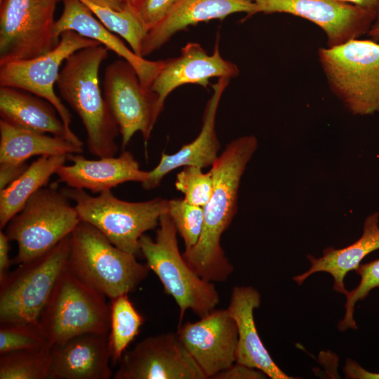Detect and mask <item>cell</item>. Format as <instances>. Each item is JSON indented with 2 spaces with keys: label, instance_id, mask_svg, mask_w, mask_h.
<instances>
[{
  "label": "cell",
  "instance_id": "cell-11",
  "mask_svg": "<svg viewBox=\"0 0 379 379\" xmlns=\"http://www.w3.org/2000/svg\"><path fill=\"white\" fill-rule=\"evenodd\" d=\"M102 89L105 100L118 125L123 150L137 132L142 134L146 145L163 110L157 93L141 84L135 69L124 59L106 67Z\"/></svg>",
  "mask_w": 379,
  "mask_h": 379
},
{
  "label": "cell",
  "instance_id": "cell-14",
  "mask_svg": "<svg viewBox=\"0 0 379 379\" xmlns=\"http://www.w3.org/2000/svg\"><path fill=\"white\" fill-rule=\"evenodd\" d=\"M114 379H207L178 333L145 338L125 351Z\"/></svg>",
  "mask_w": 379,
  "mask_h": 379
},
{
  "label": "cell",
  "instance_id": "cell-27",
  "mask_svg": "<svg viewBox=\"0 0 379 379\" xmlns=\"http://www.w3.org/2000/svg\"><path fill=\"white\" fill-rule=\"evenodd\" d=\"M110 328L108 334L111 363L117 365L126 349L139 334L144 318L124 294L110 299Z\"/></svg>",
  "mask_w": 379,
  "mask_h": 379
},
{
  "label": "cell",
  "instance_id": "cell-10",
  "mask_svg": "<svg viewBox=\"0 0 379 379\" xmlns=\"http://www.w3.org/2000/svg\"><path fill=\"white\" fill-rule=\"evenodd\" d=\"M57 0L0 1V65L29 60L55 48Z\"/></svg>",
  "mask_w": 379,
  "mask_h": 379
},
{
  "label": "cell",
  "instance_id": "cell-23",
  "mask_svg": "<svg viewBox=\"0 0 379 379\" xmlns=\"http://www.w3.org/2000/svg\"><path fill=\"white\" fill-rule=\"evenodd\" d=\"M0 117L12 125L63 137L83 147L77 135L68 133L57 110L50 102L27 91L1 86Z\"/></svg>",
  "mask_w": 379,
  "mask_h": 379
},
{
  "label": "cell",
  "instance_id": "cell-3",
  "mask_svg": "<svg viewBox=\"0 0 379 379\" xmlns=\"http://www.w3.org/2000/svg\"><path fill=\"white\" fill-rule=\"evenodd\" d=\"M67 267L109 299L133 292L149 270L135 254L117 247L99 230L83 221L70 234Z\"/></svg>",
  "mask_w": 379,
  "mask_h": 379
},
{
  "label": "cell",
  "instance_id": "cell-20",
  "mask_svg": "<svg viewBox=\"0 0 379 379\" xmlns=\"http://www.w3.org/2000/svg\"><path fill=\"white\" fill-rule=\"evenodd\" d=\"M63 10L55 20L54 32L57 36L65 31L99 42L108 50L129 62L135 69L141 84L146 88L151 85L161 70L164 60H149L136 55L113 32L107 29L80 0H62Z\"/></svg>",
  "mask_w": 379,
  "mask_h": 379
},
{
  "label": "cell",
  "instance_id": "cell-40",
  "mask_svg": "<svg viewBox=\"0 0 379 379\" xmlns=\"http://www.w3.org/2000/svg\"><path fill=\"white\" fill-rule=\"evenodd\" d=\"M366 35L370 39L379 42V9L376 18Z\"/></svg>",
  "mask_w": 379,
  "mask_h": 379
},
{
  "label": "cell",
  "instance_id": "cell-32",
  "mask_svg": "<svg viewBox=\"0 0 379 379\" xmlns=\"http://www.w3.org/2000/svg\"><path fill=\"white\" fill-rule=\"evenodd\" d=\"M175 186L187 202L204 207L213 192L211 172L204 173L202 168L196 166H184L176 175Z\"/></svg>",
  "mask_w": 379,
  "mask_h": 379
},
{
  "label": "cell",
  "instance_id": "cell-37",
  "mask_svg": "<svg viewBox=\"0 0 379 379\" xmlns=\"http://www.w3.org/2000/svg\"><path fill=\"white\" fill-rule=\"evenodd\" d=\"M10 240L5 232L0 231V283L4 281L10 272L9 268L13 264V260H10Z\"/></svg>",
  "mask_w": 379,
  "mask_h": 379
},
{
  "label": "cell",
  "instance_id": "cell-18",
  "mask_svg": "<svg viewBox=\"0 0 379 379\" xmlns=\"http://www.w3.org/2000/svg\"><path fill=\"white\" fill-rule=\"evenodd\" d=\"M230 80L225 77L219 78L217 83L211 85L213 93L206 102L199 135L175 153H162L159 164L149 171L147 178L141 183L143 189L151 190L157 188L167 174L178 168L196 166L203 168L213 165L218 157L220 147L215 127L216 114Z\"/></svg>",
  "mask_w": 379,
  "mask_h": 379
},
{
  "label": "cell",
  "instance_id": "cell-35",
  "mask_svg": "<svg viewBox=\"0 0 379 379\" xmlns=\"http://www.w3.org/2000/svg\"><path fill=\"white\" fill-rule=\"evenodd\" d=\"M267 375L261 371L235 362L216 374L213 379H262Z\"/></svg>",
  "mask_w": 379,
  "mask_h": 379
},
{
  "label": "cell",
  "instance_id": "cell-36",
  "mask_svg": "<svg viewBox=\"0 0 379 379\" xmlns=\"http://www.w3.org/2000/svg\"><path fill=\"white\" fill-rule=\"evenodd\" d=\"M22 164H0V190H4L17 179L27 168Z\"/></svg>",
  "mask_w": 379,
  "mask_h": 379
},
{
  "label": "cell",
  "instance_id": "cell-2",
  "mask_svg": "<svg viewBox=\"0 0 379 379\" xmlns=\"http://www.w3.org/2000/svg\"><path fill=\"white\" fill-rule=\"evenodd\" d=\"M108 51L97 45L74 52L65 60L56 81L60 96L82 122L88 151L98 158L114 157L119 150V127L99 81L100 67Z\"/></svg>",
  "mask_w": 379,
  "mask_h": 379
},
{
  "label": "cell",
  "instance_id": "cell-24",
  "mask_svg": "<svg viewBox=\"0 0 379 379\" xmlns=\"http://www.w3.org/2000/svg\"><path fill=\"white\" fill-rule=\"evenodd\" d=\"M379 249V213L373 212L368 215L364 222L361 237L355 242L343 248L327 247L321 257L307 255L310 262V269L293 279L301 285L314 273L324 272L330 274L334 280L333 289L346 294L344 278L350 271L356 270L361 260L369 253Z\"/></svg>",
  "mask_w": 379,
  "mask_h": 379
},
{
  "label": "cell",
  "instance_id": "cell-30",
  "mask_svg": "<svg viewBox=\"0 0 379 379\" xmlns=\"http://www.w3.org/2000/svg\"><path fill=\"white\" fill-rule=\"evenodd\" d=\"M46 345L50 344L39 321L0 323V354Z\"/></svg>",
  "mask_w": 379,
  "mask_h": 379
},
{
  "label": "cell",
  "instance_id": "cell-41",
  "mask_svg": "<svg viewBox=\"0 0 379 379\" xmlns=\"http://www.w3.org/2000/svg\"><path fill=\"white\" fill-rule=\"evenodd\" d=\"M126 4L132 7H135L141 0H125Z\"/></svg>",
  "mask_w": 379,
  "mask_h": 379
},
{
  "label": "cell",
  "instance_id": "cell-16",
  "mask_svg": "<svg viewBox=\"0 0 379 379\" xmlns=\"http://www.w3.org/2000/svg\"><path fill=\"white\" fill-rule=\"evenodd\" d=\"M239 74V67L221 56L218 36L212 55H208L199 44L190 42L182 48L179 56L164 60L150 88L158 95L159 105L163 109L168 95L182 85L192 84L207 88L211 78L231 79Z\"/></svg>",
  "mask_w": 379,
  "mask_h": 379
},
{
  "label": "cell",
  "instance_id": "cell-5",
  "mask_svg": "<svg viewBox=\"0 0 379 379\" xmlns=\"http://www.w3.org/2000/svg\"><path fill=\"white\" fill-rule=\"evenodd\" d=\"M177 232L171 218L164 213L159 219L155 239L144 234L139 248L165 293L175 300L180 324L187 310L203 317L215 309L220 297L214 284L198 275L185 261L179 250Z\"/></svg>",
  "mask_w": 379,
  "mask_h": 379
},
{
  "label": "cell",
  "instance_id": "cell-15",
  "mask_svg": "<svg viewBox=\"0 0 379 379\" xmlns=\"http://www.w3.org/2000/svg\"><path fill=\"white\" fill-rule=\"evenodd\" d=\"M177 333L207 378L236 362L237 328L227 309H214L198 321L179 325Z\"/></svg>",
  "mask_w": 379,
  "mask_h": 379
},
{
  "label": "cell",
  "instance_id": "cell-38",
  "mask_svg": "<svg viewBox=\"0 0 379 379\" xmlns=\"http://www.w3.org/2000/svg\"><path fill=\"white\" fill-rule=\"evenodd\" d=\"M343 3L352 4L363 8L376 11L379 9V0H336Z\"/></svg>",
  "mask_w": 379,
  "mask_h": 379
},
{
  "label": "cell",
  "instance_id": "cell-43",
  "mask_svg": "<svg viewBox=\"0 0 379 379\" xmlns=\"http://www.w3.org/2000/svg\"><path fill=\"white\" fill-rule=\"evenodd\" d=\"M0 1H1V0H0Z\"/></svg>",
  "mask_w": 379,
  "mask_h": 379
},
{
  "label": "cell",
  "instance_id": "cell-39",
  "mask_svg": "<svg viewBox=\"0 0 379 379\" xmlns=\"http://www.w3.org/2000/svg\"><path fill=\"white\" fill-rule=\"evenodd\" d=\"M95 4L116 11L123 10L127 5L125 0H88Z\"/></svg>",
  "mask_w": 379,
  "mask_h": 379
},
{
  "label": "cell",
  "instance_id": "cell-8",
  "mask_svg": "<svg viewBox=\"0 0 379 379\" xmlns=\"http://www.w3.org/2000/svg\"><path fill=\"white\" fill-rule=\"evenodd\" d=\"M105 298L66 267L39 319L49 344H62L84 333L108 334L110 305Z\"/></svg>",
  "mask_w": 379,
  "mask_h": 379
},
{
  "label": "cell",
  "instance_id": "cell-29",
  "mask_svg": "<svg viewBox=\"0 0 379 379\" xmlns=\"http://www.w3.org/2000/svg\"><path fill=\"white\" fill-rule=\"evenodd\" d=\"M80 1L107 29L123 38L131 50L142 57V44L147 31L133 7L127 4L123 10L116 11L88 0Z\"/></svg>",
  "mask_w": 379,
  "mask_h": 379
},
{
  "label": "cell",
  "instance_id": "cell-12",
  "mask_svg": "<svg viewBox=\"0 0 379 379\" xmlns=\"http://www.w3.org/2000/svg\"><path fill=\"white\" fill-rule=\"evenodd\" d=\"M60 36L58 46L44 55L0 65V86L19 88L46 100L55 108L68 133L76 136L71 128V114L55 93L54 85L61 65L69 55L79 50L101 44L70 30Z\"/></svg>",
  "mask_w": 379,
  "mask_h": 379
},
{
  "label": "cell",
  "instance_id": "cell-21",
  "mask_svg": "<svg viewBox=\"0 0 379 379\" xmlns=\"http://www.w3.org/2000/svg\"><path fill=\"white\" fill-rule=\"evenodd\" d=\"M256 5L251 0H178L170 13L146 34L141 56L159 49L176 33L191 25L212 20H223L237 13L254 15Z\"/></svg>",
  "mask_w": 379,
  "mask_h": 379
},
{
  "label": "cell",
  "instance_id": "cell-33",
  "mask_svg": "<svg viewBox=\"0 0 379 379\" xmlns=\"http://www.w3.org/2000/svg\"><path fill=\"white\" fill-rule=\"evenodd\" d=\"M355 271L361 279L354 289L345 294V316L338 324V328L340 331H345L348 328L357 329L354 319L356 302L366 298L373 289L379 288V258L368 263L360 264Z\"/></svg>",
  "mask_w": 379,
  "mask_h": 379
},
{
  "label": "cell",
  "instance_id": "cell-25",
  "mask_svg": "<svg viewBox=\"0 0 379 379\" xmlns=\"http://www.w3.org/2000/svg\"><path fill=\"white\" fill-rule=\"evenodd\" d=\"M82 152L83 147L63 137L48 135L0 120V164H22L34 156Z\"/></svg>",
  "mask_w": 379,
  "mask_h": 379
},
{
  "label": "cell",
  "instance_id": "cell-28",
  "mask_svg": "<svg viewBox=\"0 0 379 379\" xmlns=\"http://www.w3.org/2000/svg\"><path fill=\"white\" fill-rule=\"evenodd\" d=\"M51 346L0 354V379H50Z\"/></svg>",
  "mask_w": 379,
  "mask_h": 379
},
{
  "label": "cell",
  "instance_id": "cell-26",
  "mask_svg": "<svg viewBox=\"0 0 379 379\" xmlns=\"http://www.w3.org/2000/svg\"><path fill=\"white\" fill-rule=\"evenodd\" d=\"M69 154L39 157L13 182L0 190V229L24 207L27 200L45 187L50 178L68 160Z\"/></svg>",
  "mask_w": 379,
  "mask_h": 379
},
{
  "label": "cell",
  "instance_id": "cell-34",
  "mask_svg": "<svg viewBox=\"0 0 379 379\" xmlns=\"http://www.w3.org/2000/svg\"><path fill=\"white\" fill-rule=\"evenodd\" d=\"M178 0H141L134 7L147 32L162 20Z\"/></svg>",
  "mask_w": 379,
  "mask_h": 379
},
{
  "label": "cell",
  "instance_id": "cell-7",
  "mask_svg": "<svg viewBox=\"0 0 379 379\" xmlns=\"http://www.w3.org/2000/svg\"><path fill=\"white\" fill-rule=\"evenodd\" d=\"M61 190L75 202L81 221L96 227L117 247L135 255L140 253L141 236L156 228L168 211V200L159 197L131 202L118 199L111 190L98 196L69 187Z\"/></svg>",
  "mask_w": 379,
  "mask_h": 379
},
{
  "label": "cell",
  "instance_id": "cell-13",
  "mask_svg": "<svg viewBox=\"0 0 379 379\" xmlns=\"http://www.w3.org/2000/svg\"><path fill=\"white\" fill-rule=\"evenodd\" d=\"M254 15L287 13L307 20L320 27L327 47H334L367 34L377 11L336 0H251Z\"/></svg>",
  "mask_w": 379,
  "mask_h": 379
},
{
  "label": "cell",
  "instance_id": "cell-1",
  "mask_svg": "<svg viewBox=\"0 0 379 379\" xmlns=\"http://www.w3.org/2000/svg\"><path fill=\"white\" fill-rule=\"evenodd\" d=\"M258 145L254 135L238 138L226 145L211 166L213 192L204 206L201 234L197 244L182 254L190 267L206 281L224 282L234 271L220 239L237 213L241 179Z\"/></svg>",
  "mask_w": 379,
  "mask_h": 379
},
{
  "label": "cell",
  "instance_id": "cell-6",
  "mask_svg": "<svg viewBox=\"0 0 379 379\" xmlns=\"http://www.w3.org/2000/svg\"><path fill=\"white\" fill-rule=\"evenodd\" d=\"M70 199L58 189V182L39 189L6 226L9 240L18 245L13 264L39 257L70 235L81 222Z\"/></svg>",
  "mask_w": 379,
  "mask_h": 379
},
{
  "label": "cell",
  "instance_id": "cell-19",
  "mask_svg": "<svg viewBox=\"0 0 379 379\" xmlns=\"http://www.w3.org/2000/svg\"><path fill=\"white\" fill-rule=\"evenodd\" d=\"M108 334L84 333L52 345L50 379H109Z\"/></svg>",
  "mask_w": 379,
  "mask_h": 379
},
{
  "label": "cell",
  "instance_id": "cell-42",
  "mask_svg": "<svg viewBox=\"0 0 379 379\" xmlns=\"http://www.w3.org/2000/svg\"><path fill=\"white\" fill-rule=\"evenodd\" d=\"M58 1H59L60 0H57Z\"/></svg>",
  "mask_w": 379,
  "mask_h": 379
},
{
  "label": "cell",
  "instance_id": "cell-17",
  "mask_svg": "<svg viewBox=\"0 0 379 379\" xmlns=\"http://www.w3.org/2000/svg\"><path fill=\"white\" fill-rule=\"evenodd\" d=\"M68 160L72 164H64L56 171L58 182L93 194L111 190L126 182L142 183L149 175V171L140 169L139 163L127 150H123L119 157L97 160L86 159L80 154H70Z\"/></svg>",
  "mask_w": 379,
  "mask_h": 379
},
{
  "label": "cell",
  "instance_id": "cell-22",
  "mask_svg": "<svg viewBox=\"0 0 379 379\" xmlns=\"http://www.w3.org/2000/svg\"><path fill=\"white\" fill-rule=\"evenodd\" d=\"M260 305V295L255 288H233L227 310L237 328L236 362L258 369L272 379L293 378L274 363L260 338L253 317V312Z\"/></svg>",
  "mask_w": 379,
  "mask_h": 379
},
{
  "label": "cell",
  "instance_id": "cell-9",
  "mask_svg": "<svg viewBox=\"0 0 379 379\" xmlns=\"http://www.w3.org/2000/svg\"><path fill=\"white\" fill-rule=\"evenodd\" d=\"M70 235L46 253L18 265L0 283V323L39 322L67 267Z\"/></svg>",
  "mask_w": 379,
  "mask_h": 379
},
{
  "label": "cell",
  "instance_id": "cell-31",
  "mask_svg": "<svg viewBox=\"0 0 379 379\" xmlns=\"http://www.w3.org/2000/svg\"><path fill=\"white\" fill-rule=\"evenodd\" d=\"M167 213L182 238L185 250L194 246L201 234L204 207L191 204L184 199H173L168 201Z\"/></svg>",
  "mask_w": 379,
  "mask_h": 379
},
{
  "label": "cell",
  "instance_id": "cell-4",
  "mask_svg": "<svg viewBox=\"0 0 379 379\" xmlns=\"http://www.w3.org/2000/svg\"><path fill=\"white\" fill-rule=\"evenodd\" d=\"M317 56L331 91L351 114L379 113V42L355 39L320 47Z\"/></svg>",
  "mask_w": 379,
  "mask_h": 379
}]
</instances>
